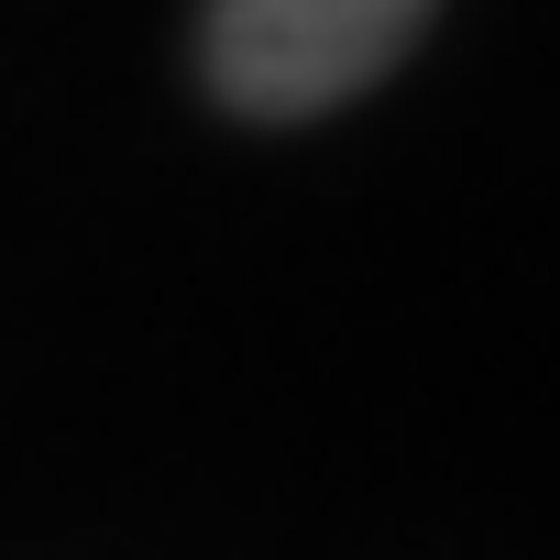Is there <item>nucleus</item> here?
<instances>
[{
    "label": "nucleus",
    "mask_w": 560,
    "mask_h": 560,
    "mask_svg": "<svg viewBox=\"0 0 560 560\" xmlns=\"http://www.w3.org/2000/svg\"><path fill=\"white\" fill-rule=\"evenodd\" d=\"M429 23V0H209V89L242 121H308L374 89Z\"/></svg>",
    "instance_id": "f257e3e1"
}]
</instances>
